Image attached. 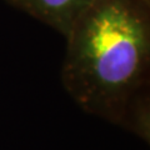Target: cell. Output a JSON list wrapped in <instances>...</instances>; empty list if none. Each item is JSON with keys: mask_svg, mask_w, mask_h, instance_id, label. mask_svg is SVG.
I'll list each match as a JSON object with an SVG mask.
<instances>
[{"mask_svg": "<svg viewBox=\"0 0 150 150\" xmlns=\"http://www.w3.org/2000/svg\"><path fill=\"white\" fill-rule=\"evenodd\" d=\"M67 38L71 26L93 0H5Z\"/></svg>", "mask_w": 150, "mask_h": 150, "instance_id": "obj_2", "label": "cell"}, {"mask_svg": "<svg viewBox=\"0 0 150 150\" xmlns=\"http://www.w3.org/2000/svg\"><path fill=\"white\" fill-rule=\"evenodd\" d=\"M145 1H148V3H150V0H145Z\"/></svg>", "mask_w": 150, "mask_h": 150, "instance_id": "obj_4", "label": "cell"}, {"mask_svg": "<svg viewBox=\"0 0 150 150\" xmlns=\"http://www.w3.org/2000/svg\"><path fill=\"white\" fill-rule=\"evenodd\" d=\"M120 126L138 135L144 142L150 140V99L149 88L143 89L130 101Z\"/></svg>", "mask_w": 150, "mask_h": 150, "instance_id": "obj_3", "label": "cell"}, {"mask_svg": "<svg viewBox=\"0 0 150 150\" xmlns=\"http://www.w3.org/2000/svg\"><path fill=\"white\" fill-rule=\"evenodd\" d=\"M65 40V90L85 112L120 125L149 85L150 3L93 0Z\"/></svg>", "mask_w": 150, "mask_h": 150, "instance_id": "obj_1", "label": "cell"}]
</instances>
